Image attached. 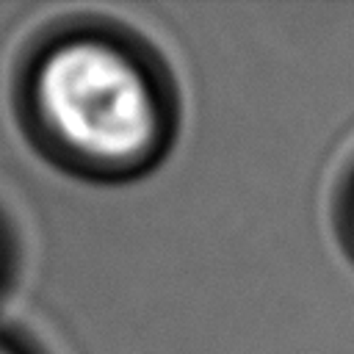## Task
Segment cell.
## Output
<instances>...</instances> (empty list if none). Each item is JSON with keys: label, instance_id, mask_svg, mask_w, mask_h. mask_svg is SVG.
<instances>
[{"label": "cell", "instance_id": "6da1fadb", "mask_svg": "<svg viewBox=\"0 0 354 354\" xmlns=\"http://www.w3.org/2000/svg\"><path fill=\"white\" fill-rule=\"evenodd\" d=\"M36 102L50 130L86 158H138L160 130L149 80L102 41L83 39L53 50L36 72Z\"/></svg>", "mask_w": 354, "mask_h": 354}, {"label": "cell", "instance_id": "7a4b0ae2", "mask_svg": "<svg viewBox=\"0 0 354 354\" xmlns=\"http://www.w3.org/2000/svg\"><path fill=\"white\" fill-rule=\"evenodd\" d=\"M337 205H340L337 218H340V227H343V238H346V243L354 254V166H351L348 177L343 180V191H340Z\"/></svg>", "mask_w": 354, "mask_h": 354}]
</instances>
